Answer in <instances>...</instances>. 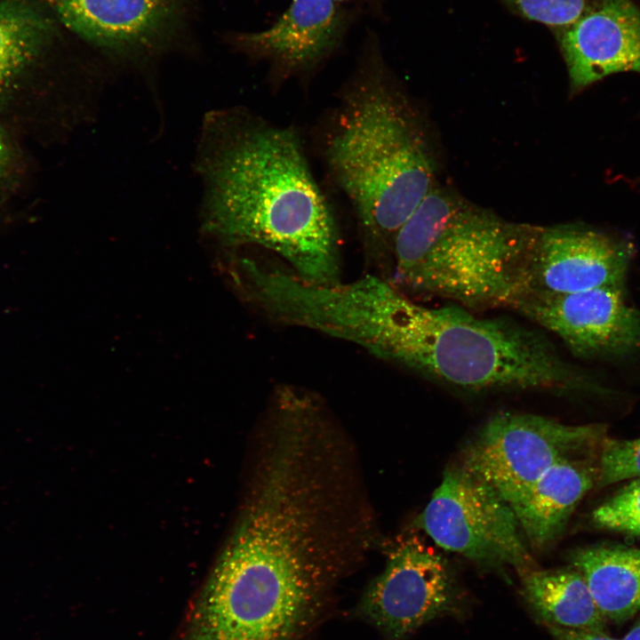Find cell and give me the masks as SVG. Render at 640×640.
I'll return each mask as SVG.
<instances>
[{
    "mask_svg": "<svg viewBox=\"0 0 640 640\" xmlns=\"http://www.w3.org/2000/svg\"><path fill=\"white\" fill-rule=\"evenodd\" d=\"M58 19L109 59L147 67L177 43L192 0H49Z\"/></svg>",
    "mask_w": 640,
    "mask_h": 640,
    "instance_id": "9",
    "label": "cell"
},
{
    "mask_svg": "<svg viewBox=\"0 0 640 640\" xmlns=\"http://www.w3.org/2000/svg\"><path fill=\"white\" fill-rule=\"evenodd\" d=\"M632 249L624 241L588 228H539L516 297L622 286Z\"/></svg>",
    "mask_w": 640,
    "mask_h": 640,
    "instance_id": "12",
    "label": "cell"
},
{
    "mask_svg": "<svg viewBox=\"0 0 640 640\" xmlns=\"http://www.w3.org/2000/svg\"><path fill=\"white\" fill-rule=\"evenodd\" d=\"M196 166L209 237L228 249L271 252L309 281L342 280L338 222L295 128L243 107L212 110Z\"/></svg>",
    "mask_w": 640,
    "mask_h": 640,
    "instance_id": "1",
    "label": "cell"
},
{
    "mask_svg": "<svg viewBox=\"0 0 640 640\" xmlns=\"http://www.w3.org/2000/svg\"><path fill=\"white\" fill-rule=\"evenodd\" d=\"M440 548L490 567L520 572L534 561L511 506L460 465L447 468L415 519Z\"/></svg>",
    "mask_w": 640,
    "mask_h": 640,
    "instance_id": "7",
    "label": "cell"
},
{
    "mask_svg": "<svg viewBox=\"0 0 640 640\" xmlns=\"http://www.w3.org/2000/svg\"><path fill=\"white\" fill-rule=\"evenodd\" d=\"M569 558L606 620L620 624L640 612V548L595 545L575 549Z\"/></svg>",
    "mask_w": 640,
    "mask_h": 640,
    "instance_id": "15",
    "label": "cell"
},
{
    "mask_svg": "<svg viewBox=\"0 0 640 640\" xmlns=\"http://www.w3.org/2000/svg\"><path fill=\"white\" fill-rule=\"evenodd\" d=\"M508 308L557 336L577 356H620L640 347V313L626 303L622 286L527 293Z\"/></svg>",
    "mask_w": 640,
    "mask_h": 640,
    "instance_id": "11",
    "label": "cell"
},
{
    "mask_svg": "<svg viewBox=\"0 0 640 640\" xmlns=\"http://www.w3.org/2000/svg\"><path fill=\"white\" fill-rule=\"evenodd\" d=\"M9 159V153L6 143L4 140L3 135L0 132V176L4 173L6 169Z\"/></svg>",
    "mask_w": 640,
    "mask_h": 640,
    "instance_id": "23",
    "label": "cell"
},
{
    "mask_svg": "<svg viewBox=\"0 0 640 640\" xmlns=\"http://www.w3.org/2000/svg\"><path fill=\"white\" fill-rule=\"evenodd\" d=\"M596 472L579 457L560 460L511 505L531 548L544 550L557 540L576 506L596 484Z\"/></svg>",
    "mask_w": 640,
    "mask_h": 640,
    "instance_id": "14",
    "label": "cell"
},
{
    "mask_svg": "<svg viewBox=\"0 0 640 640\" xmlns=\"http://www.w3.org/2000/svg\"><path fill=\"white\" fill-rule=\"evenodd\" d=\"M379 358L468 393L564 392L588 385L539 331L504 317H479L460 306L421 305L401 291Z\"/></svg>",
    "mask_w": 640,
    "mask_h": 640,
    "instance_id": "3",
    "label": "cell"
},
{
    "mask_svg": "<svg viewBox=\"0 0 640 640\" xmlns=\"http://www.w3.org/2000/svg\"><path fill=\"white\" fill-rule=\"evenodd\" d=\"M621 640H640V617Z\"/></svg>",
    "mask_w": 640,
    "mask_h": 640,
    "instance_id": "24",
    "label": "cell"
},
{
    "mask_svg": "<svg viewBox=\"0 0 640 640\" xmlns=\"http://www.w3.org/2000/svg\"><path fill=\"white\" fill-rule=\"evenodd\" d=\"M525 19L563 28L588 9L589 0H500Z\"/></svg>",
    "mask_w": 640,
    "mask_h": 640,
    "instance_id": "20",
    "label": "cell"
},
{
    "mask_svg": "<svg viewBox=\"0 0 640 640\" xmlns=\"http://www.w3.org/2000/svg\"><path fill=\"white\" fill-rule=\"evenodd\" d=\"M524 596L546 626L606 632V620L575 568L520 572Z\"/></svg>",
    "mask_w": 640,
    "mask_h": 640,
    "instance_id": "16",
    "label": "cell"
},
{
    "mask_svg": "<svg viewBox=\"0 0 640 640\" xmlns=\"http://www.w3.org/2000/svg\"><path fill=\"white\" fill-rule=\"evenodd\" d=\"M536 232L433 185L396 236L389 282L411 298L508 308L520 292Z\"/></svg>",
    "mask_w": 640,
    "mask_h": 640,
    "instance_id": "4",
    "label": "cell"
},
{
    "mask_svg": "<svg viewBox=\"0 0 640 640\" xmlns=\"http://www.w3.org/2000/svg\"><path fill=\"white\" fill-rule=\"evenodd\" d=\"M455 605V588L444 558L417 537L399 541L358 604L364 619L388 640H404Z\"/></svg>",
    "mask_w": 640,
    "mask_h": 640,
    "instance_id": "10",
    "label": "cell"
},
{
    "mask_svg": "<svg viewBox=\"0 0 640 640\" xmlns=\"http://www.w3.org/2000/svg\"><path fill=\"white\" fill-rule=\"evenodd\" d=\"M333 583L264 568L224 548L190 612L185 640H298Z\"/></svg>",
    "mask_w": 640,
    "mask_h": 640,
    "instance_id": "5",
    "label": "cell"
},
{
    "mask_svg": "<svg viewBox=\"0 0 640 640\" xmlns=\"http://www.w3.org/2000/svg\"><path fill=\"white\" fill-rule=\"evenodd\" d=\"M362 15L334 0H292L268 28L228 31L224 39L250 61L266 64L272 82L306 81L341 52Z\"/></svg>",
    "mask_w": 640,
    "mask_h": 640,
    "instance_id": "8",
    "label": "cell"
},
{
    "mask_svg": "<svg viewBox=\"0 0 640 640\" xmlns=\"http://www.w3.org/2000/svg\"><path fill=\"white\" fill-rule=\"evenodd\" d=\"M342 4L358 10L363 15L367 14L373 18L384 16L385 3L387 0H334Z\"/></svg>",
    "mask_w": 640,
    "mask_h": 640,
    "instance_id": "22",
    "label": "cell"
},
{
    "mask_svg": "<svg viewBox=\"0 0 640 640\" xmlns=\"http://www.w3.org/2000/svg\"><path fill=\"white\" fill-rule=\"evenodd\" d=\"M53 20L28 0H0V94L46 48Z\"/></svg>",
    "mask_w": 640,
    "mask_h": 640,
    "instance_id": "17",
    "label": "cell"
},
{
    "mask_svg": "<svg viewBox=\"0 0 640 640\" xmlns=\"http://www.w3.org/2000/svg\"><path fill=\"white\" fill-rule=\"evenodd\" d=\"M559 30L572 88L614 73L640 72V12L628 0H602Z\"/></svg>",
    "mask_w": 640,
    "mask_h": 640,
    "instance_id": "13",
    "label": "cell"
},
{
    "mask_svg": "<svg viewBox=\"0 0 640 640\" xmlns=\"http://www.w3.org/2000/svg\"><path fill=\"white\" fill-rule=\"evenodd\" d=\"M600 529L640 538V477L631 479L591 513Z\"/></svg>",
    "mask_w": 640,
    "mask_h": 640,
    "instance_id": "18",
    "label": "cell"
},
{
    "mask_svg": "<svg viewBox=\"0 0 640 640\" xmlns=\"http://www.w3.org/2000/svg\"><path fill=\"white\" fill-rule=\"evenodd\" d=\"M320 153L353 212L365 263L388 280L396 236L433 187L434 166L372 28L325 118Z\"/></svg>",
    "mask_w": 640,
    "mask_h": 640,
    "instance_id": "2",
    "label": "cell"
},
{
    "mask_svg": "<svg viewBox=\"0 0 640 640\" xmlns=\"http://www.w3.org/2000/svg\"><path fill=\"white\" fill-rule=\"evenodd\" d=\"M598 487L640 477V438H604L596 467Z\"/></svg>",
    "mask_w": 640,
    "mask_h": 640,
    "instance_id": "19",
    "label": "cell"
},
{
    "mask_svg": "<svg viewBox=\"0 0 640 640\" xmlns=\"http://www.w3.org/2000/svg\"><path fill=\"white\" fill-rule=\"evenodd\" d=\"M549 633L556 640H618L606 632L572 629L548 626Z\"/></svg>",
    "mask_w": 640,
    "mask_h": 640,
    "instance_id": "21",
    "label": "cell"
},
{
    "mask_svg": "<svg viewBox=\"0 0 640 640\" xmlns=\"http://www.w3.org/2000/svg\"><path fill=\"white\" fill-rule=\"evenodd\" d=\"M601 425H570L532 413L491 418L462 452L460 466L510 506L553 465L600 446Z\"/></svg>",
    "mask_w": 640,
    "mask_h": 640,
    "instance_id": "6",
    "label": "cell"
}]
</instances>
